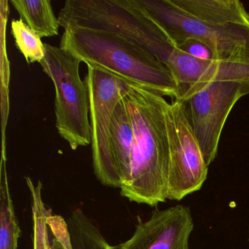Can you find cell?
Listing matches in <instances>:
<instances>
[{"mask_svg": "<svg viewBox=\"0 0 249 249\" xmlns=\"http://www.w3.org/2000/svg\"><path fill=\"white\" fill-rule=\"evenodd\" d=\"M176 47L206 45L218 61L249 62V12L239 0H131Z\"/></svg>", "mask_w": 249, "mask_h": 249, "instance_id": "1", "label": "cell"}, {"mask_svg": "<svg viewBox=\"0 0 249 249\" xmlns=\"http://www.w3.org/2000/svg\"><path fill=\"white\" fill-rule=\"evenodd\" d=\"M120 79L122 100L135 134L130 178L121 188V195L130 202L156 207L167 199L170 145L166 110L169 103L152 90Z\"/></svg>", "mask_w": 249, "mask_h": 249, "instance_id": "2", "label": "cell"}, {"mask_svg": "<svg viewBox=\"0 0 249 249\" xmlns=\"http://www.w3.org/2000/svg\"><path fill=\"white\" fill-rule=\"evenodd\" d=\"M87 65L145 87L172 100L178 88L171 71L138 43L113 33L87 29L65 30L60 46Z\"/></svg>", "mask_w": 249, "mask_h": 249, "instance_id": "3", "label": "cell"}, {"mask_svg": "<svg viewBox=\"0 0 249 249\" xmlns=\"http://www.w3.org/2000/svg\"><path fill=\"white\" fill-rule=\"evenodd\" d=\"M58 18L65 30L87 29L126 37L165 65L176 48L131 0H68Z\"/></svg>", "mask_w": 249, "mask_h": 249, "instance_id": "4", "label": "cell"}, {"mask_svg": "<svg viewBox=\"0 0 249 249\" xmlns=\"http://www.w3.org/2000/svg\"><path fill=\"white\" fill-rule=\"evenodd\" d=\"M249 94V62H235L205 88L180 102L207 165L216 157L221 132L231 109Z\"/></svg>", "mask_w": 249, "mask_h": 249, "instance_id": "5", "label": "cell"}, {"mask_svg": "<svg viewBox=\"0 0 249 249\" xmlns=\"http://www.w3.org/2000/svg\"><path fill=\"white\" fill-rule=\"evenodd\" d=\"M44 46L46 54L40 65L54 84L56 129L75 151L91 143L89 93L80 76L81 62L62 48Z\"/></svg>", "mask_w": 249, "mask_h": 249, "instance_id": "6", "label": "cell"}, {"mask_svg": "<svg viewBox=\"0 0 249 249\" xmlns=\"http://www.w3.org/2000/svg\"><path fill=\"white\" fill-rule=\"evenodd\" d=\"M84 81L89 93L91 157L94 175L107 187L122 186L112 155L110 126L113 112L122 97L123 83L119 77L87 65Z\"/></svg>", "mask_w": 249, "mask_h": 249, "instance_id": "7", "label": "cell"}, {"mask_svg": "<svg viewBox=\"0 0 249 249\" xmlns=\"http://www.w3.org/2000/svg\"><path fill=\"white\" fill-rule=\"evenodd\" d=\"M166 123L170 145L167 199L180 201L202 187L208 166L178 100L169 103Z\"/></svg>", "mask_w": 249, "mask_h": 249, "instance_id": "8", "label": "cell"}, {"mask_svg": "<svg viewBox=\"0 0 249 249\" xmlns=\"http://www.w3.org/2000/svg\"><path fill=\"white\" fill-rule=\"evenodd\" d=\"M194 230L190 208L177 205L164 210L156 208L147 221L138 217L132 237L116 249H190Z\"/></svg>", "mask_w": 249, "mask_h": 249, "instance_id": "9", "label": "cell"}, {"mask_svg": "<svg viewBox=\"0 0 249 249\" xmlns=\"http://www.w3.org/2000/svg\"><path fill=\"white\" fill-rule=\"evenodd\" d=\"M233 62L200 60L175 48L166 66L174 76L178 88L177 100H187L218 78Z\"/></svg>", "mask_w": 249, "mask_h": 249, "instance_id": "10", "label": "cell"}, {"mask_svg": "<svg viewBox=\"0 0 249 249\" xmlns=\"http://www.w3.org/2000/svg\"><path fill=\"white\" fill-rule=\"evenodd\" d=\"M110 144L116 171L123 186L130 178L135 134L122 97L112 116Z\"/></svg>", "mask_w": 249, "mask_h": 249, "instance_id": "11", "label": "cell"}, {"mask_svg": "<svg viewBox=\"0 0 249 249\" xmlns=\"http://www.w3.org/2000/svg\"><path fill=\"white\" fill-rule=\"evenodd\" d=\"M11 3L20 18L41 38L59 34V18L50 0H11Z\"/></svg>", "mask_w": 249, "mask_h": 249, "instance_id": "12", "label": "cell"}, {"mask_svg": "<svg viewBox=\"0 0 249 249\" xmlns=\"http://www.w3.org/2000/svg\"><path fill=\"white\" fill-rule=\"evenodd\" d=\"M21 233L10 190L6 156L3 151L0 170V249H18Z\"/></svg>", "mask_w": 249, "mask_h": 249, "instance_id": "13", "label": "cell"}, {"mask_svg": "<svg viewBox=\"0 0 249 249\" xmlns=\"http://www.w3.org/2000/svg\"><path fill=\"white\" fill-rule=\"evenodd\" d=\"M25 180L32 198L34 249H51L47 219L52 215V211L47 209L43 202V183L40 180L35 183L29 176L25 177Z\"/></svg>", "mask_w": 249, "mask_h": 249, "instance_id": "14", "label": "cell"}, {"mask_svg": "<svg viewBox=\"0 0 249 249\" xmlns=\"http://www.w3.org/2000/svg\"><path fill=\"white\" fill-rule=\"evenodd\" d=\"M11 33L15 40L16 46L25 58L27 63H40L44 59L45 43L41 37L35 33L22 20H13Z\"/></svg>", "mask_w": 249, "mask_h": 249, "instance_id": "15", "label": "cell"}, {"mask_svg": "<svg viewBox=\"0 0 249 249\" xmlns=\"http://www.w3.org/2000/svg\"><path fill=\"white\" fill-rule=\"evenodd\" d=\"M176 47L200 60L208 61V62L218 61L215 53L209 47L196 40L186 39L180 42Z\"/></svg>", "mask_w": 249, "mask_h": 249, "instance_id": "16", "label": "cell"}, {"mask_svg": "<svg viewBox=\"0 0 249 249\" xmlns=\"http://www.w3.org/2000/svg\"><path fill=\"white\" fill-rule=\"evenodd\" d=\"M51 249H65V248L59 240H57L56 237H53Z\"/></svg>", "mask_w": 249, "mask_h": 249, "instance_id": "17", "label": "cell"}]
</instances>
